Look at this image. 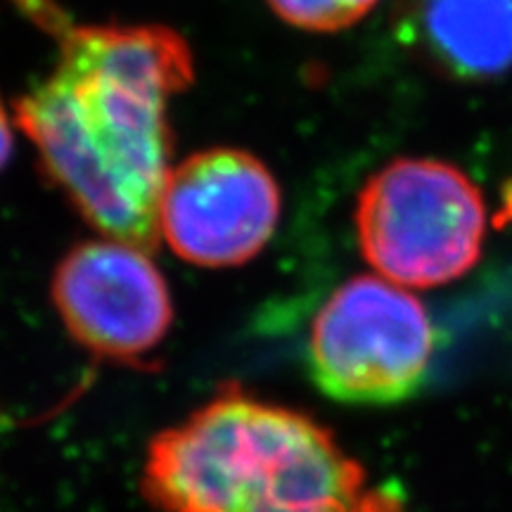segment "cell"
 <instances>
[{"label": "cell", "instance_id": "cell-1", "mask_svg": "<svg viewBox=\"0 0 512 512\" xmlns=\"http://www.w3.org/2000/svg\"><path fill=\"white\" fill-rule=\"evenodd\" d=\"M195 79L174 29L69 27L60 62L15 102V121L43 174L105 240L152 254L174 131L166 102Z\"/></svg>", "mask_w": 512, "mask_h": 512}, {"label": "cell", "instance_id": "cell-2", "mask_svg": "<svg viewBox=\"0 0 512 512\" xmlns=\"http://www.w3.org/2000/svg\"><path fill=\"white\" fill-rule=\"evenodd\" d=\"M140 486L159 512H403L328 427L238 384L150 441Z\"/></svg>", "mask_w": 512, "mask_h": 512}, {"label": "cell", "instance_id": "cell-3", "mask_svg": "<svg viewBox=\"0 0 512 512\" xmlns=\"http://www.w3.org/2000/svg\"><path fill=\"white\" fill-rule=\"evenodd\" d=\"M354 221L363 259L384 280L425 290L453 283L477 264L486 204L458 166L401 157L368 178Z\"/></svg>", "mask_w": 512, "mask_h": 512}, {"label": "cell", "instance_id": "cell-4", "mask_svg": "<svg viewBox=\"0 0 512 512\" xmlns=\"http://www.w3.org/2000/svg\"><path fill=\"white\" fill-rule=\"evenodd\" d=\"M434 347L437 332L418 297L384 278L356 275L316 313L306 358L330 399L389 406L418 392Z\"/></svg>", "mask_w": 512, "mask_h": 512}, {"label": "cell", "instance_id": "cell-5", "mask_svg": "<svg viewBox=\"0 0 512 512\" xmlns=\"http://www.w3.org/2000/svg\"><path fill=\"white\" fill-rule=\"evenodd\" d=\"M280 185L252 152L214 147L197 152L166 178L162 240L188 264L230 268L252 261L280 221Z\"/></svg>", "mask_w": 512, "mask_h": 512}, {"label": "cell", "instance_id": "cell-6", "mask_svg": "<svg viewBox=\"0 0 512 512\" xmlns=\"http://www.w3.org/2000/svg\"><path fill=\"white\" fill-rule=\"evenodd\" d=\"M50 294L74 342L105 361H143L174 323L164 275L150 254L124 242L88 240L69 249Z\"/></svg>", "mask_w": 512, "mask_h": 512}, {"label": "cell", "instance_id": "cell-7", "mask_svg": "<svg viewBox=\"0 0 512 512\" xmlns=\"http://www.w3.org/2000/svg\"><path fill=\"white\" fill-rule=\"evenodd\" d=\"M394 31L430 72L458 83L512 72V0H396Z\"/></svg>", "mask_w": 512, "mask_h": 512}, {"label": "cell", "instance_id": "cell-8", "mask_svg": "<svg viewBox=\"0 0 512 512\" xmlns=\"http://www.w3.org/2000/svg\"><path fill=\"white\" fill-rule=\"evenodd\" d=\"M283 22L316 34H332L361 22L377 0H266Z\"/></svg>", "mask_w": 512, "mask_h": 512}, {"label": "cell", "instance_id": "cell-9", "mask_svg": "<svg viewBox=\"0 0 512 512\" xmlns=\"http://www.w3.org/2000/svg\"><path fill=\"white\" fill-rule=\"evenodd\" d=\"M12 145H15V140H12V121L8 110H5L3 100H0V171H3L5 164L10 162Z\"/></svg>", "mask_w": 512, "mask_h": 512}, {"label": "cell", "instance_id": "cell-10", "mask_svg": "<svg viewBox=\"0 0 512 512\" xmlns=\"http://www.w3.org/2000/svg\"><path fill=\"white\" fill-rule=\"evenodd\" d=\"M0 422H3V413H0Z\"/></svg>", "mask_w": 512, "mask_h": 512}]
</instances>
